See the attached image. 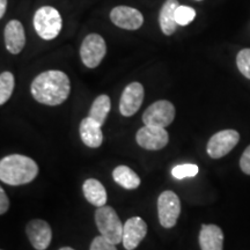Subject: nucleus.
<instances>
[{"label": "nucleus", "instance_id": "nucleus-15", "mask_svg": "<svg viewBox=\"0 0 250 250\" xmlns=\"http://www.w3.org/2000/svg\"><path fill=\"white\" fill-rule=\"evenodd\" d=\"M202 250H224V233L217 225H202L199 232Z\"/></svg>", "mask_w": 250, "mask_h": 250}, {"label": "nucleus", "instance_id": "nucleus-2", "mask_svg": "<svg viewBox=\"0 0 250 250\" xmlns=\"http://www.w3.org/2000/svg\"><path fill=\"white\" fill-rule=\"evenodd\" d=\"M39 166L31 158L21 154L7 155L0 161V180L8 186H23L36 179Z\"/></svg>", "mask_w": 250, "mask_h": 250}, {"label": "nucleus", "instance_id": "nucleus-3", "mask_svg": "<svg viewBox=\"0 0 250 250\" xmlns=\"http://www.w3.org/2000/svg\"><path fill=\"white\" fill-rule=\"evenodd\" d=\"M95 224L101 235L109 242L116 246L122 242L124 225L111 206L98 208L95 212Z\"/></svg>", "mask_w": 250, "mask_h": 250}, {"label": "nucleus", "instance_id": "nucleus-23", "mask_svg": "<svg viewBox=\"0 0 250 250\" xmlns=\"http://www.w3.org/2000/svg\"><path fill=\"white\" fill-rule=\"evenodd\" d=\"M196 18V11L189 6H179L175 12V19L179 26H187Z\"/></svg>", "mask_w": 250, "mask_h": 250}, {"label": "nucleus", "instance_id": "nucleus-20", "mask_svg": "<svg viewBox=\"0 0 250 250\" xmlns=\"http://www.w3.org/2000/svg\"><path fill=\"white\" fill-rule=\"evenodd\" d=\"M111 108V101L110 98L108 95H100L95 99V101L93 102L92 107H90L88 117L92 118L93 121H95L96 123L100 124L102 126L104 124L107 116L110 111Z\"/></svg>", "mask_w": 250, "mask_h": 250}, {"label": "nucleus", "instance_id": "nucleus-5", "mask_svg": "<svg viewBox=\"0 0 250 250\" xmlns=\"http://www.w3.org/2000/svg\"><path fill=\"white\" fill-rule=\"evenodd\" d=\"M175 107L174 104L167 100H160L146 109L143 115L144 124L147 126L161 127L165 129L166 126L173 123L175 118Z\"/></svg>", "mask_w": 250, "mask_h": 250}, {"label": "nucleus", "instance_id": "nucleus-1", "mask_svg": "<svg viewBox=\"0 0 250 250\" xmlns=\"http://www.w3.org/2000/svg\"><path fill=\"white\" fill-rule=\"evenodd\" d=\"M30 90L37 102L46 105H59L70 95V79L62 71H45L33 80Z\"/></svg>", "mask_w": 250, "mask_h": 250}, {"label": "nucleus", "instance_id": "nucleus-8", "mask_svg": "<svg viewBox=\"0 0 250 250\" xmlns=\"http://www.w3.org/2000/svg\"><path fill=\"white\" fill-rule=\"evenodd\" d=\"M240 140V134L235 130L219 131L211 137L208 143V154L212 159H220L235 147Z\"/></svg>", "mask_w": 250, "mask_h": 250}, {"label": "nucleus", "instance_id": "nucleus-14", "mask_svg": "<svg viewBox=\"0 0 250 250\" xmlns=\"http://www.w3.org/2000/svg\"><path fill=\"white\" fill-rule=\"evenodd\" d=\"M5 45L11 54L18 55L22 51L26 44V35H24L23 26L20 21L12 20L5 27Z\"/></svg>", "mask_w": 250, "mask_h": 250}, {"label": "nucleus", "instance_id": "nucleus-26", "mask_svg": "<svg viewBox=\"0 0 250 250\" xmlns=\"http://www.w3.org/2000/svg\"><path fill=\"white\" fill-rule=\"evenodd\" d=\"M240 167L243 173L250 175V145L242 153L241 159H240Z\"/></svg>", "mask_w": 250, "mask_h": 250}, {"label": "nucleus", "instance_id": "nucleus-17", "mask_svg": "<svg viewBox=\"0 0 250 250\" xmlns=\"http://www.w3.org/2000/svg\"><path fill=\"white\" fill-rule=\"evenodd\" d=\"M83 191L87 201L96 208H102L107 204V191L100 181L95 179L86 180L83 186Z\"/></svg>", "mask_w": 250, "mask_h": 250}, {"label": "nucleus", "instance_id": "nucleus-22", "mask_svg": "<svg viewBox=\"0 0 250 250\" xmlns=\"http://www.w3.org/2000/svg\"><path fill=\"white\" fill-rule=\"evenodd\" d=\"M199 168L197 165L192 164H184L175 166L171 170V175L177 180L186 179V177H195L198 174Z\"/></svg>", "mask_w": 250, "mask_h": 250}, {"label": "nucleus", "instance_id": "nucleus-4", "mask_svg": "<svg viewBox=\"0 0 250 250\" xmlns=\"http://www.w3.org/2000/svg\"><path fill=\"white\" fill-rule=\"evenodd\" d=\"M62 20L57 9L51 6H44L36 11L34 15V27L36 33L43 40H54L62 30Z\"/></svg>", "mask_w": 250, "mask_h": 250}, {"label": "nucleus", "instance_id": "nucleus-9", "mask_svg": "<svg viewBox=\"0 0 250 250\" xmlns=\"http://www.w3.org/2000/svg\"><path fill=\"white\" fill-rule=\"evenodd\" d=\"M136 140L140 147L148 149V151H159L164 148L169 142V134L161 127L145 125L137 132Z\"/></svg>", "mask_w": 250, "mask_h": 250}, {"label": "nucleus", "instance_id": "nucleus-24", "mask_svg": "<svg viewBox=\"0 0 250 250\" xmlns=\"http://www.w3.org/2000/svg\"><path fill=\"white\" fill-rule=\"evenodd\" d=\"M237 67L246 78L250 79V49H243L236 57Z\"/></svg>", "mask_w": 250, "mask_h": 250}, {"label": "nucleus", "instance_id": "nucleus-19", "mask_svg": "<svg viewBox=\"0 0 250 250\" xmlns=\"http://www.w3.org/2000/svg\"><path fill=\"white\" fill-rule=\"evenodd\" d=\"M112 177L115 182L124 189L133 190L140 186V177L127 166H118L115 168Z\"/></svg>", "mask_w": 250, "mask_h": 250}, {"label": "nucleus", "instance_id": "nucleus-28", "mask_svg": "<svg viewBox=\"0 0 250 250\" xmlns=\"http://www.w3.org/2000/svg\"><path fill=\"white\" fill-rule=\"evenodd\" d=\"M6 7H7V0H0V18L5 15Z\"/></svg>", "mask_w": 250, "mask_h": 250}, {"label": "nucleus", "instance_id": "nucleus-18", "mask_svg": "<svg viewBox=\"0 0 250 250\" xmlns=\"http://www.w3.org/2000/svg\"><path fill=\"white\" fill-rule=\"evenodd\" d=\"M180 4L177 0H166V2L162 6L160 11V17H159V22H160V28L165 35H171L175 33L179 24L175 19V12L179 7Z\"/></svg>", "mask_w": 250, "mask_h": 250}, {"label": "nucleus", "instance_id": "nucleus-16", "mask_svg": "<svg viewBox=\"0 0 250 250\" xmlns=\"http://www.w3.org/2000/svg\"><path fill=\"white\" fill-rule=\"evenodd\" d=\"M80 136L81 140L86 146L90 148H98L102 145L103 133L101 125L93 121L92 118L86 117L81 121L80 124Z\"/></svg>", "mask_w": 250, "mask_h": 250}, {"label": "nucleus", "instance_id": "nucleus-12", "mask_svg": "<svg viewBox=\"0 0 250 250\" xmlns=\"http://www.w3.org/2000/svg\"><path fill=\"white\" fill-rule=\"evenodd\" d=\"M144 87L139 83H131L125 87L120 101V111L125 117L136 114L144 101Z\"/></svg>", "mask_w": 250, "mask_h": 250}, {"label": "nucleus", "instance_id": "nucleus-7", "mask_svg": "<svg viewBox=\"0 0 250 250\" xmlns=\"http://www.w3.org/2000/svg\"><path fill=\"white\" fill-rule=\"evenodd\" d=\"M105 54H107V45L102 36H100L99 34H89L85 37L80 48V56L81 61L87 67H98Z\"/></svg>", "mask_w": 250, "mask_h": 250}, {"label": "nucleus", "instance_id": "nucleus-27", "mask_svg": "<svg viewBox=\"0 0 250 250\" xmlns=\"http://www.w3.org/2000/svg\"><path fill=\"white\" fill-rule=\"evenodd\" d=\"M9 208V199L7 195H6L5 190L0 189V214H5L8 211Z\"/></svg>", "mask_w": 250, "mask_h": 250}, {"label": "nucleus", "instance_id": "nucleus-13", "mask_svg": "<svg viewBox=\"0 0 250 250\" xmlns=\"http://www.w3.org/2000/svg\"><path fill=\"white\" fill-rule=\"evenodd\" d=\"M147 234V224L140 217H132L124 224L123 243L126 250H134Z\"/></svg>", "mask_w": 250, "mask_h": 250}, {"label": "nucleus", "instance_id": "nucleus-6", "mask_svg": "<svg viewBox=\"0 0 250 250\" xmlns=\"http://www.w3.org/2000/svg\"><path fill=\"white\" fill-rule=\"evenodd\" d=\"M158 214L162 227L173 228L176 225L181 214V202L174 191L167 190L159 196Z\"/></svg>", "mask_w": 250, "mask_h": 250}, {"label": "nucleus", "instance_id": "nucleus-11", "mask_svg": "<svg viewBox=\"0 0 250 250\" xmlns=\"http://www.w3.org/2000/svg\"><path fill=\"white\" fill-rule=\"evenodd\" d=\"M110 19L115 26L126 30H137L143 26L144 17L138 9L129 6H117L110 12Z\"/></svg>", "mask_w": 250, "mask_h": 250}, {"label": "nucleus", "instance_id": "nucleus-25", "mask_svg": "<svg viewBox=\"0 0 250 250\" xmlns=\"http://www.w3.org/2000/svg\"><path fill=\"white\" fill-rule=\"evenodd\" d=\"M89 250H117L116 245L109 242L107 239H104L102 235L96 236L90 243Z\"/></svg>", "mask_w": 250, "mask_h": 250}, {"label": "nucleus", "instance_id": "nucleus-29", "mask_svg": "<svg viewBox=\"0 0 250 250\" xmlns=\"http://www.w3.org/2000/svg\"><path fill=\"white\" fill-rule=\"evenodd\" d=\"M59 250H74V249L70 248V247H64V248H61Z\"/></svg>", "mask_w": 250, "mask_h": 250}, {"label": "nucleus", "instance_id": "nucleus-10", "mask_svg": "<svg viewBox=\"0 0 250 250\" xmlns=\"http://www.w3.org/2000/svg\"><path fill=\"white\" fill-rule=\"evenodd\" d=\"M28 239L36 250H45L52 240V230L50 225L42 219H34L26 226Z\"/></svg>", "mask_w": 250, "mask_h": 250}, {"label": "nucleus", "instance_id": "nucleus-21", "mask_svg": "<svg viewBox=\"0 0 250 250\" xmlns=\"http://www.w3.org/2000/svg\"><path fill=\"white\" fill-rule=\"evenodd\" d=\"M15 86L14 76L11 72H2L0 74V104H5L12 96Z\"/></svg>", "mask_w": 250, "mask_h": 250}]
</instances>
